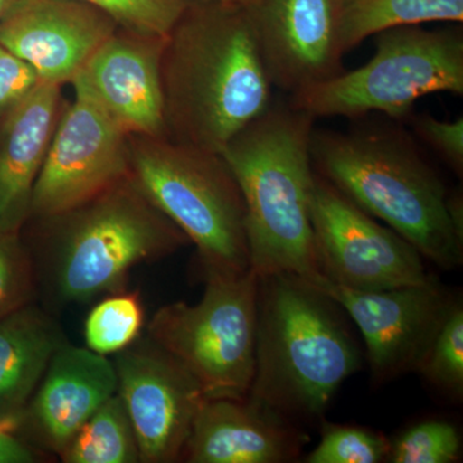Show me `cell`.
Wrapping results in <instances>:
<instances>
[{
  "label": "cell",
  "mask_w": 463,
  "mask_h": 463,
  "mask_svg": "<svg viewBox=\"0 0 463 463\" xmlns=\"http://www.w3.org/2000/svg\"><path fill=\"white\" fill-rule=\"evenodd\" d=\"M115 21L118 29L152 38H166L191 0H81Z\"/></svg>",
  "instance_id": "obj_24"
},
{
  "label": "cell",
  "mask_w": 463,
  "mask_h": 463,
  "mask_svg": "<svg viewBox=\"0 0 463 463\" xmlns=\"http://www.w3.org/2000/svg\"><path fill=\"white\" fill-rule=\"evenodd\" d=\"M461 455V437L452 423L425 421L408 429L390 446L394 463H453Z\"/></svg>",
  "instance_id": "obj_26"
},
{
  "label": "cell",
  "mask_w": 463,
  "mask_h": 463,
  "mask_svg": "<svg viewBox=\"0 0 463 463\" xmlns=\"http://www.w3.org/2000/svg\"><path fill=\"white\" fill-rule=\"evenodd\" d=\"M251 14L273 87L292 94L344 71L331 0H260Z\"/></svg>",
  "instance_id": "obj_15"
},
{
  "label": "cell",
  "mask_w": 463,
  "mask_h": 463,
  "mask_svg": "<svg viewBox=\"0 0 463 463\" xmlns=\"http://www.w3.org/2000/svg\"><path fill=\"white\" fill-rule=\"evenodd\" d=\"M130 174L129 136L90 96L75 90L33 185L29 221L74 209Z\"/></svg>",
  "instance_id": "obj_10"
},
{
  "label": "cell",
  "mask_w": 463,
  "mask_h": 463,
  "mask_svg": "<svg viewBox=\"0 0 463 463\" xmlns=\"http://www.w3.org/2000/svg\"><path fill=\"white\" fill-rule=\"evenodd\" d=\"M112 362L118 394L138 443L139 462L181 459L194 417L206 399L199 383L148 336L115 354Z\"/></svg>",
  "instance_id": "obj_12"
},
{
  "label": "cell",
  "mask_w": 463,
  "mask_h": 463,
  "mask_svg": "<svg viewBox=\"0 0 463 463\" xmlns=\"http://www.w3.org/2000/svg\"><path fill=\"white\" fill-rule=\"evenodd\" d=\"M145 325V307L138 291L124 289L106 295L88 313L85 343L97 354L115 355L141 337Z\"/></svg>",
  "instance_id": "obj_22"
},
{
  "label": "cell",
  "mask_w": 463,
  "mask_h": 463,
  "mask_svg": "<svg viewBox=\"0 0 463 463\" xmlns=\"http://www.w3.org/2000/svg\"><path fill=\"white\" fill-rule=\"evenodd\" d=\"M58 457L65 463L139 462L136 434L118 392L91 414Z\"/></svg>",
  "instance_id": "obj_21"
},
{
  "label": "cell",
  "mask_w": 463,
  "mask_h": 463,
  "mask_svg": "<svg viewBox=\"0 0 463 463\" xmlns=\"http://www.w3.org/2000/svg\"><path fill=\"white\" fill-rule=\"evenodd\" d=\"M463 21V0H358L336 18L340 53L390 27Z\"/></svg>",
  "instance_id": "obj_20"
},
{
  "label": "cell",
  "mask_w": 463,
  "mask_h": 463,
  "mask_svg": "<svg viewBox=\"0 0 463 463\" xmlns=\"http://www.w3.org/2000/svg\"><path fill=\"white\" fill-rule=\"evenodd\" d=\"M313 285L334 298L355 323L377 383L417 373L455 298L435 277L422 285L358 291L325 277Z\"/></svg>",
  "instance_id": "obj_11"
},
{
  "label": "cell",
  "mask_w": 463,
  "mask_h": 463,
  "mask_svg": "<svg viewBox=\"0 0 463 463\" xmlns=\"http://www.w3.org/2000/svg\"><path fill=\"white\" fill-rule=\"evenodd\" d=\"M164 43L165 38L118 29L71 84L128 136L166 137L160 72Z\"/></svg>",
  "instance_id": "obj_14"
},
{
  "label": "cell",
  "mask_w": 463,
  "mask_h": 463,
  "mask_svg": "<svg viewBox=\"0 0 463 463\" xmlns=\"http://www.w3.org/2000/svg\"><path fill=\"white\" fill-rule=\"evenodd\" d=\"M392 443L379 434L358 426L330 425L321 441L309 453L307 463H377L388 458Z\"/></svg>",
  "instance_id": "obj_27"
},
{
  "label": "cell",
  "mask_w": 463,
  "mask_h": 463,
  "mask_svg": "<svg viewBox=\"0 0 463 463\" xmlns=\"http://www.w3.org/2000/svg\"><path fill=\"white\" fill-rule=\"evenodd\" d=\"M60 85L41 81L0 115V230L21 232L33 185L66 103Z\"/></svg>",
  "instance_id": "obj_18"
},
{
  "label": "cell",
  "mask_w": 463,
  "mask_h": 463,
  "mask_svg": "<svg viewBox=\"0 0 463 463\" xmlns=\"http://www.w3.org/2000/svg\"><path fill=\"white\" fill-rule=\"evenodd\" d=\"M129 157L134 182L196 246L205 276L249 272L245 205L222 154L129 136Z\"/></svg>",
  "instance_id": "obj_6"
},
{
  "label": "cell",
  "mask_w": 463,
  "mask_h": 463,
  "mask_svg": "<svg viewBox=\"0 0 463 463\" xmlns=\"http://www.w3.org/2000/svg\"><path fill=\"white\" fill-rule=\"evenodd\" d=\"M435 388L456 399L463 395V307L455 300L419 371Z\"/></svg>",
  "instance_id": "obj_23"
},
{
  "label": "cell",
  "mask_w": 463,
  "mask_h": 463,
  "mask_svg": "<svg viewBox=\"0 0 463 463\" xmlns=\"http://www.w3.org/2000/svg\"><path fill=\"white\" fill-rule=\"evenodd\" d=\"M35 221L44 232L36 279L63 306L124 291L134 267L190 243L132 174L74 209Z\"/></svg>",
  "instance_id": "obj_5"
},
{
  "label": "cell",
  "mask_w": 463,
  "mask_h": 463,
  "mask_svg": "<svg viewBox=\"0 0 463 463\" xmlns=\"http://www.w3.org/2000/svg\"><path fill=\"white\" fill-rule=\"evenodd\" d=\"M36 270L21 232L0 230V319L33 303Z\"/></svg>",
  "instance_id": "obj_25"
},
{
  "label": "cell",
  "mask_w": 463,
  "mask_h": 463,
  "mask_svg": "<svg viewBox=\"0 0 463 463\" xmlns=\"http://www.w3.org/2000/svg\"><path fill=\"white\" fill-rule=\"evenodd\" d=\"M315 121L289 102L272 103L222 151L242 194L250 269L258 277H323L310 218Z\"/></svg>",
  "instance_id": "obj_2"
},
{
  "label": "cell",
  "mask_w": 463,
  "mask_h": 463,
  "mask_svg": "<svg viewBox=\"0 0 463 463\" xmlns=\"http://www.w3.org/2000/svg\"><path fill=\"white\" fill-rule=\"evenodd\" d=\"M164 120L172 141L222 151L272 106L251 7L191 0L164 43Z\"/></svg>",
  "instance_id": "obj_1"
},
{
  "label": "cell",
  "mask_w": 463,
  "mask_h": 463,
  "mask_svg": "<svg viewBox=\"0 0 463 463\" xmlns=\"http://www.w3.org/2000/svg\"><path fill=\"white\" fill-rule=\"evenodd\" d=\"M17 0H0V21L7 14L9 9L14 7Z\"/></svg>",
  "instance_id": "obj_32"
},
{
  "label": "cell",
  "mask_w": 463,
  "mask_h": 463,
  "mask_svg": "<svg viewBox=\"0 0 463 463\" xmlns=\"http://www.w3.org/2000/svg\"><path fill=\"white\" fill-rule=\"evenodd\" d=\"M306 432L251 399H205L194 417L181 458L190 463L294 461Z\"/></svg>",
  "instance_id": "obj_17"
},
{
  "label": "cell",
  "mask_w": 463,
  "mask_h": 463,
  "mask_svg": "<svg viewBox=\"0 0 463 463\" xmlns=\"http://www.w3.org/2000/svg\"><path fill=\"white\" fill-rule=\"evenodd\" d=\"M258 276L209 274L199 303L166 304L151 317L149 339L199 383L206 399H246L257 359Z\"/></svg>",
  "instance_id": "obj_8"
},
{
  "label": "cell",
  "mask_w": 463,
  "mask_h": 463,
  "mask_svg": "<svg viewBox=\"0 0 463 463\" xmlns=\"http://www.w3.org/2000/svg\"><path fill=\"white\" fill-rule=\"evenodd\" d=\"M118 29L111 17L81 0H17L0 21V44L39 80L62 87Z\"/></svg>",
  "instance_id": "obj_13"
},
{
  "label": "cell",
  "mask_w": 463,
  "mask_h": 463,
  "mask_svg": "<svg viewBox=\"0 0 463 463\" xmlns=\"http://www.w3.org/2000/svg\"><path fill=\"white\" fill-rule=\"evenodd\" d=\"M414 134L452 167L457 175L463 173V118L441 121L431 115L414 116Z\"/></svg>",
  "instance_id": "obj_28"
},
{
  "label": "cell",
  "mask_w": 463,
  "mask_h": 463,
  "mask_svg": "<svg viewBox=\"0 0 463 463\" xmlns=\"http://www.w3.org/2000/svg\"><path fill=\"white\" fill-rule=\"evenodd\" d=\"M448 213L457 233L463 239V200L458 192L448 194Z\"/></svg>",
  "instance_id": "obj_30"
},
{
  "label": "cell",
  "mask_w": 463,
  "mask_h": 463,
  "mask_svg": "<svg viewBox=\"0 0 463 463\" xmlns=\"http://www.w3.org/2000/svg\"><path fill=\"white\" fill-rule=\"evenodd\" d=\"M65 341L56 321L33 303L0 319V416H23Z\"/></svg>",
  "instance_id": "obj_19"
},
{
  "label": "cell",
  "mask_w": 463,
  "mask_h": 463,
  "mask_svg": "<svg viewBox=\"0 0 463 463\" xmlns=\"http://www.w3.org/2000/svg\"><path fill=\"white\" fill-rule=\"evenodd\" d=\"M343 307L295 274L258 277L255 374L249 399L289 421L319 419L361 367Z\"/></svg>",
  "instance_id": "obj_3"
},
{
  "label": "cell",
  "mask_w": 463,
  "mask_h": 463,
  "mask_svg": "<svg viewBox=\"0 0 463 463\" xmlns=\"http://www.w3.org/2000/svg\"><path fill=\"white\" fill-rule=\"evenodd\" d=\"M310 218L323 277L335 285L381 291L422 285L434 277L413 245L359 209L316 170Z\"/></svg>",
  "instance_id": "obj_9"
},
{
  "label": "cell",
  "mask_w": 463,
  "mask_h": 463,
  "mask_svg": "<svg viewBox=\"0 0 463 463\" xmlns=\"http://www.w3.org/2000/svg\"><path fill=\"white\" fill-rule=\"evenodd\" d=\"M38 83L41 80L32 67L0 44V115Z\"/></svg>",
  "instance_id": "obj_29"
},
{
  "label": "cell",
  "mask_w": 463,
  "mask_h": 463,
  "mask_svg": "<svg viewBox=\"0 0 463 463\" xmlns=\"http://www.w3.org/2000/svg\"><path fill=\"white\" fill-rule=\"evenodd\" d=\"M355 2H358V0H331L332 7H334L335 14H336V18L341 12L345 11L347 7L354 5Z\"/></svg>",
  "instance_id": "obj_31"
},
{
  "label": "cell",
  "mask_w": 463,
  "mask_h": 463,
  "mask_svg": "<svg viewBox=\"0 0 463 463\" xmlns=\"http://www.w3.org/2000/svg\"><path fill=\"white\" fill-rule=\"evenodd\" d=\"M316 173L374 219L385 222L444 270L463 261V239L448 213L446 185L412 139L392 128L313 130Z\"/></svg>",
  "instance_id": "obj_4"
},
{
  "label": "cell",
  "mask_w": 463,
  "mask_h": 463,
  "mask_svg": "<svg viewBox=\"0 0 463 463\" xmlns=\"http://www.w3.org/2000/svg\"><path fill=\"white\" fill-rule=\"evenodd\" d=\"M118 392L114 362L88 347L61 344L21 416V430L60 456L91 414Z\"/></svg>",
  "instance_id": "obj_16"
},
{
  "label": "cell",
  "mask_w": 463,
  "mask_h": 463,
  "mask_svg": "<svg viewBox=\"0 0 463 463\" xmlns=\"http://www.w3.org/2000/svg\"><path fill=\"white\" fill-rule=\"evenodd\" d=\"M373 36L376 52L365 65L295 91L289 105L313 118H355L370 112L403 118L429 94L463 96L461 27L397 26Z\"/></svg>",
  "instance_id": "obj_7"
},
{
  "label": "cell",
  "mask_w": 463,
  "mask_h": 463,
  "mask_svg": "<svg viewBox=\"0 0 463 463\" xmlns=\"http://www.w3.org/2000/svg\"><path fill=\"white\" fill-rule=\"evenodd\" d=\"M218 2L232 3V5H246V7H254L259 5L260 0H218Z\"/></svg>",
  "instance_id": "obj_33"
}]
</instances>
